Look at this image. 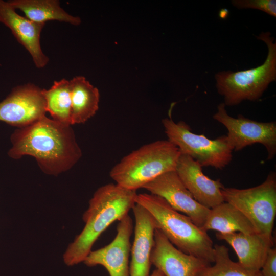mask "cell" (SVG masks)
Returning <instances> with one entry per match:
<instances>
[{
    "label": "cell",
    "instance_id": "1",
    "mask_svg": "<svg viewBox=\"0 0 276 276\" xmlns=\"http://www.w3.org/2000/svg\"><path fill=\"white\" fill-rule=\"evenodd\" d=\"M8 155L18 159L25 155L36 159L45 174L56 176L71 169L82 151L71 125L44 116L28 126L18 128L10 136Z\"/></svg>",
    "mask_w": 276,
    "mask_h": 276
},
{
    "label": "cell",
    "instance_id": "2",
    "mask_svg": "<svg viewBox=\"0 0 276 276\" xmlns=\"http://www.w3.org/2000/svg\"><path fill=\"white\" fill-rule=\"evenodd\" d=\"M136 191L112 183L102 186L95 191L83 215L84 227L63 255L67 266L83 262L102 233L113 222L128 214L136 204Z\"/></svg>",
    "mask_w": 276,
    "mask_h": 276
},
{
    "label": "cell",
    "instance_id": "3",
    "mask_svg": "<svg viewBox=\"0 0 276 276\" xmlns=\"http://www.w3.org/2000/svg\"><path fill=\"white\" fill-rule=\"evenodd\" d=\"M135 201L145 208L169 241L184 253L214 263L213 242L207 232L187 216L171 207L162 197L148 193L137 194Z\"/></svg>",
    "mask_w": 276,
    "mask_h": 276
},
{
    "label": "cell",
    "instance_id": "4",
    "mask_svg": "<svg viewBox=\"0 0 276 276\" xmlns=\"http://www.w3.org/2000/svg\"><path fill=\"white\" fill-rule=\"evenodd\" d=\"M181 153L168 140L144 145L123 157L109 172L119 186L136 191L162 174L175 171Z\"/></svg>",
    "mask_w": 276,
    "mask_h": 276
},
{
    "label": "cell",
    "instance_id": "5",
    "mask_svg": "<svg viewBox=\"0 0 276 276\" xmlns=\"http://www.w3.org/2000/svg\"><path fill=\"white\" fill-rule=\"evenodd\" d=\"M263 41L268 49L264 62L250 69L224 71L215 75L218 93L223 97L225 106L239 104L243 101L259 100L269 84L276 80V42L269 32H261L256 36Z\"/></svg>",
    "mask_w": 276,
    "mask_h": 276
},
{
    "label": "cell",
    "instance_id": "6",
    "mask_svg": "<svg viewBox=\"0 0 276 276\" xmlns=\"http://www.w3.org/2000/svg\"><path fill=\"white\" fill-rule=\"evenodd\" d=\"M224 202L240 211L258 233L272 238L276 215V175L271 172L260 185L244 189L225 188L221 190Z\"/></svg>",
    "mask_w": 276,
    "mask_h": 276
},
{
    "label": "cell",
    "instance_id": "7",
    "mask_svg": "<svg viewBox=\"0 0 276 276\" xmlns=\"http://www.w3.org/2000/svg\"><path fill=\"white\" fill-rule=\"evenodd\" d=\"M162 124L168 140L181 154L190 156L202 167L222 169L231 162L233 150L226 135L211 140L203 134L193 133L184 121L175 123L171 117L163 119Z\"/></svg>",
    "mask_w": 276,
    "mask_h": 276
},
{
    "label": "cell",
    "instance_id": "8",
    "mask_svg": "<svg viewBox=\"0 0 276 276\" xmlns=\"http://www.w3.org/2000/svg\"><path fill=\"white\" fill-rule=\"evenodd\" d=\"M223 102L217 106L213 118L222 124L227 130L226 135L233 151H238L252 144L263 145L267 152V159L276 154V122H258L241 114L234 118L227 113Z\"/></svg>",
    "mask_w": 276,
    "mask_h": 276
},
{
    "label": "cell",
    "instance_id": "9",
    "mask_svg": "<svg viewBox=\"0 0 276 276\" xmlns=\"http://www.w3.org/2000/svg\"><path fill=\"white\" fill-rule=\"evenodd\" d=\"M46 112L42 89L33 84L15 87L0 102V121L18 128L33 124Z\"/></svg>",
    "mask_w": 276,
    "mask_h": 276
},
{
    "label": "cell",
    "instance_id": "10",
    "mask_svg": "<svg viewBox=\"0 0 276 276\" xmlns=\"http://www.w3.org/2000/svg\"><path fill=\"white\" fill-rule=\"evenodd\" d=\"M143 188L165 199L174 210L189 217L197 226L202 228L204 225L210 209L194 198L176 171L162 174Z\"/></svg>",
    "mask_w": 276,
    "mask_h": 276
},
{
    "label": "cell",
    "instance_id": "11",
    "mask_svg": "<svg viewBox=\"0 0 276 276\" xmlns=\"http://www.w3.org/2000/svg\"><path fill=\"white\" fill-rule=\"evenodd\" d=\"M117 234L108 245L91 251L83 263L87 266H103L110 276H129V257L133 222L128 214L119 221Z\"/></svg>",
    "mask_w": 276,
    "mask_h": 276
},
{
    "label": "cell",
    "instance_id": "12",
    "mask_svg": "<svg viewBox=\"0 0 276 276\" xmlns=\"http://www.w3.org/2000/svg\"><path fill=\"white\" fill-rule=\"evenodd\" d=\"M150 262L165 276H197L211 263L184 253L173 245L156 228Z\"/></svg>",
    "mask_w": 276,
    "mask_h": 276
},
{
    "label": "cell",
    "instance_id": "13",
    "mask_svg": "<svg viewBox=\"0 0 276 276\" xmlns=\"http://www.w3.org/2000/svg\"><path fill=\"white\" fill-rule=\"evenodd\" d=\"M175 171L194 198L203 206L211 209L224 202L221 192L224 187L220 179L206 176L201 166L190 156L181 154Z\"/></svg>",
    "mask_w": 276,
    "mask_h": 276
},
{
    "label": "cell",
    "instance_id": "14",
    "mask_svg": "<svg viewBox=\"0 0 276 276\" xmlns=\"http://www.w3.org/2000/svg\"><path fill=\"white\" fill-rule=\"evenodd\" d=\"M0 22L11 31L17 41L29 53L37 68H43L49 59L40 45V34L45 24L32 21L19 15L8 2L0 0Z\"/></svg>",
    "mask_w": 276,
    "mask_h": 276
},
{
    "label": "cell",
    "instance_id": "15",
    "mask_svg": "<svg viewBox=\"0 0 276 276\" xmlns=\"http://www.w3.org/2000/svg\"><path fill=\"white\" fill-rule=\"evenodd\" d=\"M132 210L135 217V227L131 248L129 276H149L156 223L150 213L141 205L136 203Z\"/></svg>",
    "mask_w": 276,
    "mask_h": 276
},
{
    "label": "cell",
    "instance_id": "16",
    "mask_svg": "<svg viewBox=\"0 0 276 276\" xmlns=\"http://www.w3.org/2000/svg\"><path fill=\"white\" fill-rule=\"evenodd\" d=\"M216 238L227 242L234 250L238 262L245 268L260 271L269 249L273 247V238L261 234L241 232L222 234L217 233Z\"/></svg>",
    "mask_w": 276,
    "mask_h": 276
},
{
    "label": "cell",
    "instance_id": "17",
    "mask_svg": "<svg viewBox=\"0 0 276 276\" xmlns=\"http://www.w3.org/2000/svg\"><path fill=\"white\" fill-rule=\"evenodd\" d=\"M69 81L72 125L84 123L99 109V91L83 76H76Z\"/></svg>",
    "mask_w": 276,
    "mask_h": 276
},
{
    "label": "cell",
    "instance_id": "18",
    "mask_svg": "<svg viewBox=\"0 0 276 276\" xmlns=\"http://www.w3.org/2000/svg\"><path fill=\"white\" fill-rule=\"evenodd\" d=\"M201 228L206 232L215 230L222 234L257 233L249 220L240 211L226 202L210 209Z\"/></svg>",
    "mask_w": 276,
    "mask_h": 276
},
{
    "label": "cell",
    "instance_id": "19",
    "mask_svg": "<svg viewBox=\"0 0 276 276\" xmlns=\"http://www.w3.org/2000/svg\"><path fill=\"white\" fill-rule=\"evenodd\" d=\"M15 9L24 13L29 20L40 24L49 20H57L78 26L81 20L63 9L57 0H13L8 1Z\"/></svg>",
    "mask_w": 276,
    "mask_h": 276
},
{
    "label": "cell",
    "instance_id": "20",
    "mask_svg": "<svg viewBox=\"0 0 276 276\" xmlns=\"http://www.w3.org/2000/svg\"><path fill=\"white\" fill-rule=\"evenodd\" d=\"M42 94L46 111L50 113L52 119L72 126L70 81L65 79L55 81L49 89H42Z\"/></svg>",
    "mask_w": 276,
    "mask_h": 276
},
{
    "label": "cell",
    "instance_id": "21",
    "mask_svg": "<svg viewBox=\"0 0 276 276\" xmlns=\"http://www.w3.org/2000/svg\"><path fill=\"white\" fill-rule=\"evenodd\" d=\"M214 265L205 267L197 276H262L260 271H252L231 260L228 248L224 245H214Z\"/></svg>",
    "mask_w": 276,
    "mask_h": 276
},
{
    "label": "cell",
    "instance_id": "22",
    "mask_svg": "<svg viewBox=\"0 0 276 276\" xmlns=\"http://www.w3.org/2000/svg\"><path fill=\"white\" fill-rule=\"evenodd\" d=\"M233 6L239 9H254L276 17L275 0H232Z\"/></svg>",
    "mask_w": 276,
    "mask_h": 276
},
{
    "label": "cell",
    "instance_id": "23",
    "mask_svg": "<svg viewBox=\"0 0 276 276\" xmlns=\"http://www.w3.org/2000/svg\"><path fill=\"white\" fill-rule=\"evenodd\" d=\"M262 276H276V248H271L260 269Z\"/></svg>",
    "mask_w": 276,
    "mask_h": 276
},
{
    "label": "cell",
    "instance_id": "24",
    "mask_svg": "<svg viewBox=\"0 0 276 276\" xmlns=\"http://www.w3.org/2000/svg\"><path fill=\"white\" fill-rule=\"evenodd\" d=\"M228 11L227 9H223L219 11V17L222 19H225L228 16Z\"/></svg>",
    "mask_w": 276,
    "mask_h": 276
},
{
    "label": "cell",
    "instance_id": "25",
    "mask_svg": "<svg viewBox=\"0 0 276 276\" xmlns=\"http://www.w3.org/2000/svg\"><path fill=\"white\" fill-rule=\"evenodd\" d=\"M149 276H165L164 274L159 269L156 268Z\"/></svg>",
    "mask_w": 276,
    "mask_h": 276
}]
</instances>
